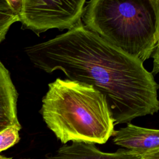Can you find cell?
Returning <instances> with one entry per match:
<instances>
[{
	"label": "cell",
	"instance_id": "5b68a950",
	"mask_svg": "<svg viewBox=\"0 0 159 159\" xmlns=\"http://www.w3.org/2000/svg\"><path fill=\"white\" fill-rule=\"evenodd\" d=\"M113 142L141 157L159 150V130L127 123L125 127L114 130Z\"/></svg>",
	"mask_w": 159,
	"mask_h": 159
},
{
	"label": "cell",
	"instance_id": "7c38bea8",
	"mask_svg": "<svg viewBox=\"0 0 159 159\" xmlns=\"http://www.w3.org/2000/svg\"><path fill=\"white\" fill-rule=\"evenodd\" d=\"M0 159H12V158H8V157H6L0 155Z\"/></svg>",
	"mask_w": 159,
	"mask_h": 159
},
{
	"label": "cell",
	"instance_id": "6da1fadb",
	"mask_svg": "<svg viewBox=\"0 0 159 159\" xmlns=\"http://www.w3.org/2000/svg\"><path fill=\"white\" fill-rule=\"evenodd\" d=\"M30 61L47 73L61 70L70 80L93 86L106 99L114 124L159 109L158 84L143 63L107 43L81 21L66 32L25 48Z\"/></svg>",
	"mask_w": 159,
	"mask_h": 159
},
{
	"label": "cell",
	"instance_id": "7a4b0ae2",
	"mask_svg": "<svg viewBox=\"0 0 159 159\" xmlns=\"http://www.w3.org/2000/svg\"><path fill=\"white\" fill-rule=\"evenodd\" d=\"M39 112L62 143H105L114 132V120L106 97L93 86L57 78L48 84Z\"/></svg>",
	"mask_w": 159,
	"mask_h": 159
},
{
	"label": "cell",
	"instance_id": "9c48e42d",
	"mask_svg": "<svg viewBox=\"0 0 159 159\" xmlns=\"http://www.w3.org/2000/svg\"><path fill=\"white\" fill-rule=\"evenodd\" d=\"M20 130L16 127L12 126L0 132V152L12 147L19 142Z\"/></svg>",
	"mask_w": 159,
	"mask_h": 159
},
{
	"label": "cell",
	"instance_id": "52a82bcc",
	"mask_svg": "<svg viewBox=\"0 0 159 159\" xmlns=\"http://www.w3.org/2000/svg\"><path fill=\"white\" fill-rule=\"evenodd\" d=\"M17 98L10 73L0 61V132L12 126L21 129L17 117Z\"/></svg>",
	"mask_w": 159,
	"mask_h": 159
},
{
	"label": "cell",
	"instance_id": "ba28073f",
	"mask_svg": "<svg viewBox=\"0 0 159 159\" xmlns=\"http://www.w3.org/2000/svg\"><path fill=\"white\" fill-rule=\"evenodd\" d=\"M17 21L18 15L11 7L7 0H0V42L5 39L10 27Z\"/></svg>",
	"mask_w": 159,
	"mask_h": 159
},
{
	"label": "cell",
	"instance_id": "277c9868",
	"mask_svg": "<svg viewBox=\"0 0 159 159\" xmlns=\"http://www.w3.org/2000/svg\"><path fill=\"white\" fill-rule=\"evenodd\" d=\"M85 0H22L18 12L22 28L37 35L52 29L71 30L81 21Z\"/></svg>",
	"mask_w": 159,
	"mask_h": 159
},
{
	"label": "cell",
	"instance_id": "8992f818",
	"mask_svg": "<svg viewBox=\"0 0 159 159\" xmlns=\"http://www.w3.org/2000/svg\"><path fill=\"white\" fill-rule=\"evenodd\" d=\"M46 159H141L140 157L128 150L119 149L106 153L98 149L94 144L72 142L70 145L60 147L55 154Z\"/></svg>",
	"mask_w": 159,
	"mask_h": 159
},
{
	"label": "cell",
	"instance_id": "8fae6325",
	"mask_svg": "<svg viewBox=\"0 0 159 159\" xmlns=\"http://www.w3.org/2000/svg\"><path fill=\"white\" fill-rule=\"evenodd\" d=\"M140 158L141 159H159V150L143 155Z\"/></svg>",
	"mask_w": 159,
	"mask_h": 159
},
{
	"label": "cell",
	"instance_id": "3957f363",
	"mask_svg": "<svg viewBox=\"0 0 159 159\" xmlns=\"http://www.w3.org/2000/svg\"><path fill=\"white\" fill-rule=\"evenodd\" d=\"M81 21L88 30L142 63L159 47L158 0H91Z\"/></svg>",
	"mask_w": 159,
	"mask_h": 159
},
{
	"label": "cell",
	"instance_id": "30bf717a",
	"mask_svg": "<svg viewBox=\"0 0 159 159\" xmlns=\"http://www.w3.org/2000/svg\"><path fill=\"white\" fill-rule=\"evenodd\" d=\"M158 52H159V48L157 47L151 56V57L153 58V59H154L153 60V68L152 71L151 72V73L152 75H153V73H154V75H157L158 73V70H159V68H158V65H159Z\"/></svg>",
	"mask_w": 159,
	"mask_h": 159
}]
</instances>
